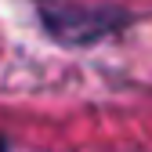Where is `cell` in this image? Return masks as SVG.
<instances>
[{"label": "cell", "mask_w": 152, "mask_h": 152, "mask_svg": "<svg viewBox=\"0 0 152 152\" xmlns=\"http://www.w3.org/2000/svg\"><path fill=\"white\" fill-rule=\"evenodd\" d=\"M44 26H51V33L58 36L62 44H91V40H98V36H105V33H112V26H120V18L116 22H109L105 15H69L65 22L62 18H51V15H44Z\"/></svg>", "instance_id": "cell-1"}, {"label": "cell", "mask_w": 152, "mask_h": 152, "mask_svg": "<svg viewBox=\"0 0 152 152\" xmlns=\"http://www.w3.org/2000/svg\"><path fill=\"white\" fill-rule=\"evenodd\" d=\"M0 152H11V145H7V138L0 134Z\"/></svg>", "instance_id": "cell-2"}]
</instances>
